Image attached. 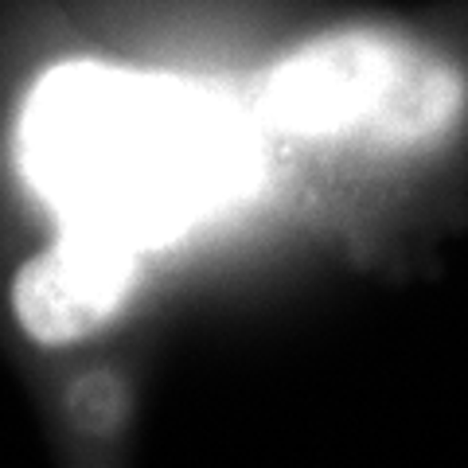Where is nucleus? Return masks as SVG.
I'll list each match as a JSON object with an SVG mask.
<instances>
[{
    "instance_id": "obj_2",
    "label": "nucleus",
    "mask_w": 468,
    "mask_h": 468,
    "mask_svg": "<svg viewBox=\"0 0 468 468\" xmlns=\"http://www.w3.org/2000/svg\"><path fill=\"white\" fill-rule=\"evenodd\" d=\"M464 98V75L441 51L383 27H347L289 55L261 110L297 137L421 144L457 125Z\"/></svg>"
},
{
    "instance_id": "obj_3",
    "label": "nucleus",
    "mask_w": 468,
    "mask_h": 468,
    "mask_svg": "<svg viewBox=\"0 0 468 468\" xmlns=\"http://www.w3.org/2000/svg\"><path fill=\"white\" fill-rule=\"evenodd\" d=\"M133 246L94 230H67L12 282V313L43 347L79 344L122 313L137 285Z\"/></svg>"
},
{
    "instance_id": "obj_4",
    "label": "nucleus",
    "mask_w": 468,
    "mask_h": 468,
    "mask_svg": "<svg viewBox=\"0 0 468 468\" xmlns=\"http://www.w3.org/2000/svg\"><path fill=\"white\" fill-rule=\"evenodd\" d=\"M70 414L82 430L90 433H110L122 426L125 418V383L113 375H90L70 390Z\"/></svg>"
},
{
    "instance_id": "obj_1",
    "label": "nucleus",
    "mask_w": 468,
    "mask_h": 468,
    "mask_svg": "<svg viewBox=\"0 0 468 468\" xmlns=\"http://www.w3.org/2000/svg\"><path fill=\"white\" fill-rule=\"evenodd\" d=\"M16 160L67 230L144 250L239 187L246 144L192 86L106 63H63L24 101Z\"/></svg>"
}]
</instances>
